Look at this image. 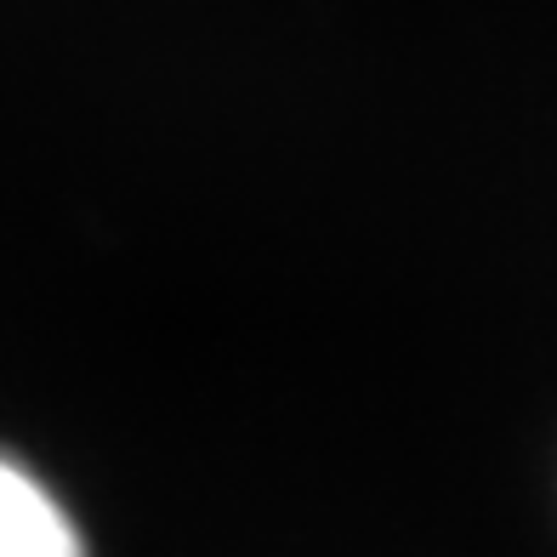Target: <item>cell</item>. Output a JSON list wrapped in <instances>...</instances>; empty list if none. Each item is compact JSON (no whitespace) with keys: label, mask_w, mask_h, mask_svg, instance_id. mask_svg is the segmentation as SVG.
Returning a JSON list of instances; mask_svg holds the SVG:
<instances>
[{"label":"cell","mask_w":557,"mask_h":557,"mask_svg":"<svg viewBox=\"0 0 557 557\" xmlns=\"http://www.w3.org/2000/svg\"><path fill=\"white\" fill-rule=\"evenodd\" d=\"M0 557H91L74 512L46 478L0 449Z\"/></svg>","instance_id":"cell-1"}]
</instances>
